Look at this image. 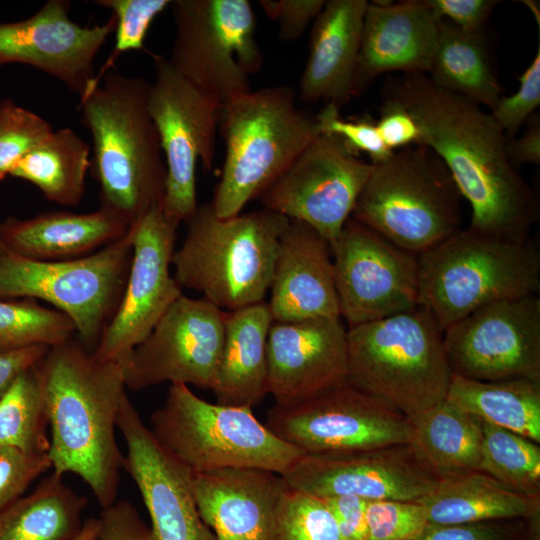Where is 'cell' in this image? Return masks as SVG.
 I'll list each match as a JSON object with an SVG mask.
<instances>
[{"label": "cell", "instance_id": "1", "mask_svg": "<svg viewBox=\"0 0 540 540\" xmlns=\"http://www.w3.org/2000/svg\"><path fill=\"white\" fill-rule=\"evenodd\" d=\"M382 102L407 111L448 168L471 207L469 230L497 239L529 240L540 210L537 198L511 163L507 138L490 112L435 85L425 74L389 77Z\"/></svg>", "mask_w": 540, "mask_h": 540}, {"label": "cell", "instance_id": "2", "mask_svg": "<svg viewBox=\"0 0 540 540\" xmlns=\"http://www.w3.org/2000/svg\"><path fill=\"white\" fill-rule=\"evenodd\" d=\"M49 418L53 472L78 475L106 508L116 502L124 456L116 440L126 394L122 365L97 359L73 338L37 363Z\"/></svg>", "mask_w": 540, "mask_h": 540}, {"label": "cell", "instance_id": "3", "mask_svg": "<svg viewBox=\"0 0 540 540\" xmlns=\"http://www.w3.org/2000/svg\"><path fill=\"white\" fill-rule=\"evenodd\" d=\"M150 83L109 71L79 98L82 125L93 141V175L101 207L131 226L163 203L166 165L148 111Z\"/></svg>", "mask_w": 540, "mask_h": 540}, {"label": "cell", "instance_id": "4", "mask_svg": "<svg viewBox=\"0 0 540 540\" xmlns=\"http://www.w3.org/2000/svg\"><path fill=\"white\" fill-rule=\"evenodd\" d=\"M289 222L266 208L220 218L210 202L198 205L172 255L173 277L227 312L263 302Z\"/></svg>", "mask_w": 540, "mask_h": 540}, {"label": "cell", "instance_id": "5", "mask_svg": "<svg viewBox=\"0 0 540 540\" xmlns=\"http://www.w3.org/2000/svg\"><path fill=\"white\" fill-rule=\"evenodd\" d=\"M225 160L210 202L228 218L260 196L320 135L315 115L296 105L289 86L251 90L222 105Z\"/></svg>", "mask_w": 540, "mask_h": 540}, {"label": "cell", "instance_id": "6", "mask_svg": "<svg viewBox=\"0 0 540 540\" xmlns=\"http://www.w3.org/2000/svg\"><path fill=\"white\" fill-rule=\"evenodd\" d=\"M451 377L443 331L421 306L347 329V383L412 425L445 400Z\"/></svg>", "mask_w": 540, "mask_h": 540}, {"label": "cell", "instance_id": "7", "mask_svg": "<svg viewBox=\"0 0 540 540\" xmlns=\"http://www.w3.org/2000/svg\"><path fill=\"white\" fill-rule=\"evenodd\" d=\"M461 198L442 159L414 144L372 163L351 217L419 256L461 230Z\"/></svg>", "mask_w": 540, "mask_h": 540}, {"label": "cell", "instance_id": "8", "mask_svg": "<svg viewBox=\"0 0 540 540\" xmlns=\"http://www.w3.org/2000/svg\"><path fill=\"white\" fill-rule=\"evenodd\" d=\"M418 260V306L442 331L485 305L540 290V252L530 240L509 242L466 228Z\"/></svg>", "mask_w": 540, "mask_h": 540}, {"label": "cell", "instance_id": "9", "mask_svg": "<svg viewBox=\"0 0 540 540\" xmlns=\"http://www.w3.org/2000/svg\"><path fill=\"white\" fill-rule=\"evenodd\" d=\"M150 419L156 440L193 473L257 468L282 475L305 454L277 437L252 408L210 403L185 384H171Z\"/></svg>", "mask_w": 540, "mask_h": 540}, {"label": "cell", "instance_id": "10", "mask_svg": "<svg viewBox=\"0 0 540 540\" xmlns=\"http://www.w3.org/2000/svg\"><path fill=\"white\" fill-rule=\"evenodd\" d=\"M132 255L128 231L90 255L67 260H34L0 244V299L50 303L73 321L93 352L121 302Z\"/></svg>", "mask_w": 540, "mask_h": 540}, {"label": "cell", "instance_id": "11", "mask_svg": "<svg viewBox=\"0 0 540 540\" xmlns=\"http://www.w3.org/2000/svg\"><path fill=\"white\" fill-rule=\"evenodd\" d=\"M173 68L220 104L251 91L262 68L256 17L248 0H174Z\"/></svg>", "mask_w": 540, "mask_h": 540}, {"label": "cell", "instance_id": "12", "mask_svg": "<svg viewBox=\"0 0 540 540\" xmlns=\"http://www.w3.org/2000/svg\"><path fill=\"white\" fill-rule=\"evenodd\" d=\"M155 76L148 91V111L157 129L166 165L165 213L187 222L197 204L196 164L211 170L222 104L205 95L171 65L153 55Z\"/></svg>", "mask_w": 540, "mask_h": 540}, {"label": "cell", "instance_id": "13", "mask_svg": "<svg viewBox=\"0 0 540 540\" xmlns=\"http://www.w3.org/2000/svg\"><path fill=\"white\" fill-rule=\"evenodd\" d=\"M265 425L305 454L407 444L413 436L405 415L348 383L296 405H274Z\"/></svg>", "mask_w": 540, "mask_h": 540}, {"label": "cell", "instance_id": "14", "mask_svg": "<svg viewBox=\"0 0 540 540\" xmlns=\"http://www.w3.org/2000/svg\"><path fill=\"white\" fill-rule=\"evenodd\" d=\"M330 246L339 314L348 327L418 306L417 255L352 217Z\"/></svg>", "mask_w": 540, "mask_h": 540}, {"label": "cell", "instance_id": "15", "mask_svg": "<svg viewBox=\"0 0 540 540\" xmlns=\"http://www.w3.org/2000/svg\"><path fill=\"white\" fill-rule=\"evenodd\" d=\"M453 375L479 381L540 380V299L485 305L443 331Z\"/></svg>", "mask_w": 540, "mask_h": 540}, {"label": "cell", "instance_id": "16", "mask_svg": "<svg viewBox=\"0 0 540 540\" xmlns=\"http://www.w3.org/2000/svg\"><path fill=\"white\" fill-rule=\"evenodd\" d=\"M178 226L160 204L129 227L133 255L128 278L118 309L92 352L97 359L124 367L183 294L170 272Z\"/></svg>", "mask_w": 540, "mask_h": 540}, {"label": "cell", "instance_id": "17", "mask_svg": "<svg viewBox=\"0 0 540 540\" xmlns=\"http://www.w3.org/2000/svg\"><path fill=\"white\" fill-rule=\"evenodd\" d=\"M372 170L334 135L320 134L261 196L263 208L306 223L332 243Z\"/></svg>", "mask_w": 540, "mask_h": 540}, {"label": "cell", "instance_id": "18", "mask_svg": "<svg viewBox=\"0 0 540 540\" xmlns=\"http://www.w3.org/2000/svg\"><path fill=\"white\" fill-rule=\"evenodd\" d=\"M224 311L205 298L181 295L124 365L126 388L165 382L212 389L220 363Z\"/></svg>", "mask_w": 540, "mask_h": 540}, {"label": "cell", "instance_id": "19", "mask_svg": "<svg viewBox=\"0 0 540 540\" xmlns=\"http://www.w3.org/2000/svg\"><path fill=\"white\" fill-rule=\"evenodd\" d=\"M288 487L320 498L417 501L440 483L410 443L328 454H304L282 474Z\"/></svg>", "mask_w": 540, "mask_h": 540}, {"label": "cell", "instance_id": "20", "mask_svg": "<svg viewBox=\"0 0 540 540\" xmlns=\"http://www.w3.org/2000/svg\"><path fill=\"white\" fill-rule=\"evenodd\" d=\"M71 2L49 0L32 16L0 23V67L28 65L56 79L81 98L95 84V59L114 32L110 16L81 26L70 17Z\"/></svg>", "mask_w": 540, "mask_h": 540}, {"label": "cell", "instance_id": "21", "mask_svg": "<svg viewBox=\"0 0 540 540\" xmlns=\"http://www.w3.org/2000/svg\"><path fill=\"white\" fill-rule=\"evenodd\" d=\"M116 424L127 446L123 468L135 482L150 516V540H216L198 511L192 472L156 440L127 393Z\"/></svg>", "mask_w": 540, "mask_h": 540}, {"label": "cell", "instance_id": "22", "mask_svg": "<svg viewBox=\"0 0 540 540\" xmlns=\"http://www.w3.org/2000/svg\"><path fill=\"white\" fill-rule=\"evenodd\" d=\"M268 392L291 406L347 383V329L341 318L273 322L267 339Z\"/></svg>", "mask_w": 540, "mask_h": 540}, {"label": "cell", "instance_id": "23", "mask_svg": "<svg viewBox=\"0 0 540 540\" xmlns=\"http://www.w3.org/2000/svg\"><path fill=\"white\" fill-rule=\"evenodd\" d=\"M194 499L216 540H275L282 475L257 468L193 473Z\"/></svg>", "mask_w": 540, "mask_h": 540}, {"label": "cell", "instance_id": "24", "mask_svg": "<svg viewBox=\"0 0 540 540\" xmlns=\"http://www.w3.org/2000/svg\"><path fill=\"white\" fill-rule=\"evenodd\" d=\"M441 20L424 0L368 3L353 82L354 96L385 73L427 75Z\"/></svg>", "mask_w": 540, "mask_h": 540}, {"label": "cell", "instance_id": "25", "mask_svg": "<svg viewBox=\"0 0 540 540\" xmlns=\"http://www.w3.org/2000/svg\"><path fill=\"white\" fill-rule=\"evenodd\" d=\"M267 302L273 322L340 318L330 242L304 222L282 234Z\"/></svg>", "mask_w": 540, "mask_h": 540}, {"label": "cell", "instance_id": "26", "mask_svg": "<svg viewBox=\"0 0 540 540\" xmlns=\"http://www.w3.org/2000/svg\"><path fill=\"white\" fill-rule=\"evenodd\" d=\"M366 0H329L314 20L299 99L338 109L354 96Z\"/></svg>", "mask_w": 540, "mask_h": 540}, {"label": "cell", "instance_id": "27", "mask_svg": "<svg viewBox=\"0 0 540 540\" xmlns=\"http://www.w3.org/2000/svg\"><path fill=\"white\" fill-rule=\"evenodd\" d=\"M129 224L100 207L89 213L49 211L0 222V244L26 258L43 261L90 255L123 237Z\"/></svg>", "mask_w": 540, "mask_h": 540}, {"label": "cell", "instance_id": "28", "mask_svg": "<svg viewBox=\"0 0 540 540\" xmlns=\"http://www.w3.org/2000/svg\"><path fill=\"white\" fill-rule=\"evenodd\" d=\"M272 323L264 301L226 313L224 343L211 389L216 403L253 408L269 394L267 339Z\"/></svg>", "mask_w": 540, "mask_h": 540}, {"label": "cell", "instance_id": "29", "mask_svg": "<svg viewBox=\"0 0 540 540\" xmlns=\"http://www.w3.org/2000/svg\"><path fill=\"white\" fill-rule=\"evenodd\" d=\"M417 501L428 523L438 525L525 519L540 511V497L521 493L481 471L440 481Z\"/></svg>", "mask_w": 540, "mask_h": 540}, {"label": "cell", "instance_id": "30", "mask_svg": "<svg viewBox=\"0 0 540 540\" xmlns=\"http://www.w3.org/2000/svg\"><path fill=\"white\" fill-rule=\"evenodd\" d=\"M428 78L442 89L458 94L481 107L494 109L503 88L483 32L462 31L441 20Z\"/></svg>", "mask_w": 540, "mask_h": 540}, {"label": "cell", "instance_id": "31", "mask_svg": "<svg viewBox=\"0 0 540 540\" xmlns=\"http://www.w3.org/2000/svg\"><path fill=\"white\" fill-rule=\"evenodd\" d=\"M87 502L53 472L0 511V540H73Z\"/></svg>", "mask_w": 540, "mask_h": 540}, {"label": "cell", "instance_id": "32", "mask_svg": "<svg viewBox=\"0 0 540 540\" xmlns=\"http://www.w3.org/2000/svg\"><path fill=\"white\" fill-rule=\"evenodd\" d=\"M445 399L483 421L540 443V380L479 381L452 374Z\"/></svg>", "mask_w": 540, "mask_h": 540}, {"label": "cell", "instance_id": "33", "mask_svg": "<svg viewBox=\"0 0 540 540\" xmlns=\"http://www.w3.org/2000/svg\"><path fill=\"white\" fill-rule=\"evenodd\" d=\"M478 418L446 399L413 425L410 444L440 481L479 471Z\"/></svg>", "mask_w": 540, "mask_h": 540}, {"label": "cell", "instance_id": "34", "mask_svg": "<svg viewBox=\"0 0 540 540\" xmlns=\"http://www.w3.org/2000/svg\"><path fill=\"white\" fill-rule=\"evenodd\" d=\"M91 148L71 128L54 130L23 157L10 176L36 186L51 202L78 205L86 189Z\"/></svg>", "mask_w": 540, "mask_h": 540}, {"label": "cell", "instance_id": "35", "mask_svg": "<svg viewBox=\"0 0 540 540\" xmlns=\"http://www.w3.org/2000/svg\"><path fill=\"white\" fill-rule=\"evenodd\" d=\"M37 363L22 372L0 397V445L48 453L49 418Z\"/></svg>", "mask_w": 540, "mask_h": 540}, {"label": "cell", "instance_id": "36", "mask_svg": "<svg viewBox=\"0 0 540 540\" xmlns=\"http://www.w3.org/2000/svg\"><path fill=\"white\" fill-rule=\"evenodd\" d=\"M482 433L479 471L532 497H540V445L478 418Z\"/></svg>", "mask_w": 540, "mask_h": 540}, {"label": "cell", "instance_id": "37", "mask_svg": "<svg viewBox=\"0 0 540 540\" xmlns=\"http://www.w3.org/2000/svg\"><path fill=\"white\" fill-rule=\"evenodd\" d=\"M76 333L64 313L30 298L0 299V351L35 345L54 346Z\"/></svg>", "mask_w": 540, "mask_h": 540}, {"label": "cell", "instance_id": "38", "mask_svg": "<svg viewBox=\"0 0 540 540\" xmlns=\"http://www.w3.org/2000/svg\"><path fill=\"white\" fill-rule=\"evenodd\" d=\"M275 540L344 539L323 498L287 487L278 508Z\"/></svg>", "mask_w": 540, "mask_h": 540}, {"label": "cell", "instance_id": "39", "mask_svg": "<svg viewBox=\"0 0 540 540\" xmlns=\"http://www.w3.org/2000/svg\"><path fill=\"white\" fill-rule=\"evenodd\" d=\"M53 131L48 121L13 99L0 101V181Z\"/></svg>", "mask_w": 540, "mask_h": 540}, {"label": "cell", "instance_id": "40", "mask_svg": "<svg viewBox=\"0 0 540 540\" xmlns=\"http://www.w3.org/2000/svg\"><path fill=\"white\" fill-rule=\"evenodd\" d=\"M109 9L115 20V43L110 56L95 76V84L109 72L117 58L125 52L142 50L154 19L170 6L171 0H96Z\"/></svg>", "mask_w": 540, "mask_h": 540}, {"label": "cell", "instance_id": "41", "mask_svg": "<svg viewBox=\"0 0 540 540\" xmlns=\"http://www.w3.org/2000/svg\"><path fill=\"white\" fill-rule=\"evenodd\" d=\"M427 525L418 501L372 500L367 503L364 540H408Z\"/></svg>", "mask_w": 540, "mask_h": 540}, {"label": "cell", "instance_id": "42", "mask_svg": "<svg viewBox=\"0 0 540 540\" xmlns=\"http://www.w3.org/2000/svg\"><path fill=\"white\" fill-rule=\"evenodd\" d=\"M315 118L320 134L338 137L357 154L366 153L371 163L380 162L393 152L385 145L376 122L369 116L346 120L340 115V109L327 104Z\"/></svg>", "mask_w": 540, "mask_h": 540}, {"label": "cell", "instance_id": "43", "mask_svg": "<svg viewBox=\"0 0 540 540\" xmlns=\"http://www.w3.org/2000/svg\"><path fill=\"white\" fill-rule=\"evenodd\" d=\"M540 105V46L530 65L519 77L518 90L502 95L490 114L503 130L507 139L514 138Z\"/></svg>", "mask_w": 540, "mask_h": 540}, {"label": "cell", "instance_id": "44", "mask_svg": "<svg viewBox=\"0 0 540 540\" xmlns=\"http://www.w3.org/2000/svg\"><path fill=\"white\" fill-rule=\"evenodd\" d=\"M51 468L48 453L0 445V511L22 497L28 486Z\"/></svg>", "mask_w": 540, "mask_h": 540}, {"label": "cell", "instance_id": "45", "mask_svg": "<svg viewBox=\"0 0 540 540\" xmlns=\"http://www.w3.org/2000/svg\"><path fill=\"white\" fill-rule=\"evenodd\" d=\"M525 519L470 524H429L408 540H523Z\"/></svg>", "mask_w": 540, "mask_h": 540}, {"label": "cell", "instance_id": "46", "mask_svg": "<svg viewBox=\"0 0 540 540\" xmlns=\"http://www.w3.org/2000/svg\"><path fill=\"white\" fill-rule=\"evenodd\" d=\"M325 0H260L266 16L277 21L279 38L284 42L299 39L323 9Z\"/></svg>", "mask_w": 540, "mask_h": 540}, {"label": "cell", "instance_id": "47", "mask_svg": "<svg viewBox=\"0 0 540 540\" xmlns=\"http://www.w3.org/2000/svg\"><path fill=\"white\" fill-rule=\"evenodd\" d=\"M437 15L469 33L483 32L499 1L495 0H424Z\"/></svg>", "mask_w": 540, "mask_h": 540}, {"label": "cell", "instance_id": "48", "mask_svg": "<svg viewBox=\"0 0 540 540\" xmlns=\"http://www.w3.org/2000/svg\"><path fill=\"white\" fill-rule=\"evenodd\" d=\"M98 520L97 540H150V529L128 501H116L102 508Z\"/></svg>", "mask_w": 540, "mask_h": 540}, {"label": "cell", "instance_id": "49", "mask_svg": "<svg viewBox=\"0 0 540 540\" xmlns=\"http://www.w3.org/2000/svg\"><path fill=\"white\" fill-rule=\"evenodd\" d=\"M376 125L382 140L391 151L419 142L420 130L416 121L396 105L382 102Z\"/></svg>", "mask_w": 540, "mask_h": 540}, {"label": "cell", "instance_id": "50", "mask_svg": "<svg viewBox=\"0 0 540 540\" xmlns=\"http://www.w3.org/2000/svg\"><path fill=\"white\" fill-rule=\"evenodd\" d=\"M332 512L344 540H364L368 500L354 495L323 498Z\"/></svg>", "mask_w": 540, "mask_h": 540}, {"label": "cell", "instance_id": "51", "mask_svg": "<svg viewBox=\"0 0 540 540\" xmlns=\"http://www.w3.org/2000/svg\"><path fill=\"white\" fill-rule=\"evenodd\" d=\"M48 349V346L35 345L0 351V397L22 372L39 362Z\"/></svg>", "mask_w": 540, "mask_h": 540}, {"label": "cell", "instance_id": "52", "mask_svg": "<svg viewBox=\"0 0 540 540\" xmlns=\"http://www.w3.org/2000/svg\"><path fill=\"white\" fill-rule=\"evenodd\" d=\"M526 123V130L519 138L507 139V155L516 168L523 164H540L539 113L531 115Z\"/></svg>", "mask_w": 540, "mask_h": 540}, {"label": "cell", "instance_id": "53", "mask_svg": "<svg viewBox=\"0 0 540 540\" xmlns=\"http://www.w3.org/2000/svg\"><path fill=\"white\" fill-rule=\"evenodd\" d=\"M523 540H540V511L525 518Z\"/></svg>", "mask_w": 540, "mask_h": 540}, {"label": "cell", "instance_id": "54", "mask_svg": "<svg viewBox=\"0 0 540 540\" xmlns=\"http://www.w3.org/2000/svg\"><path fill=\"white\" fill-rule=\"evenodd\" d=\"M98 532V518H88L84 521L81 531L73 540H97Z\"/></svg>", "mask_w": 540, "mask_h": 540}]
</instances>
